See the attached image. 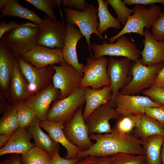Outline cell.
<instances>
[{
  "instance_id": "6da1fadb",
  "label": "cell",
  "mask_w": 164,
  "mask_h": 164,
  "mask_svg": "<svg viewBox=\"0 0 164 164\" xmlns=\"http://www.w3.org/2000/svg\"><path fill=\"white\" fill-rule=\"evenodd\" d=\"M89 137L94 140L95 143L88 150L80 151L77 158L109 156L120 153L145 155L142 141L129 134L121 135L112 129L109 134H94L90 135Z\"/></svg>"
},
{
  "instance_id": "7a4b0ae2",
  "label": "cell",
  "mask_w": 164,
  "mask_h": 164,
  "mask_svg": "<svg viewBox=\"0 0 164 164\" xmlns=\"http://www.w3.org/2000/svg\"><path fill=\"white\" fill-rule=\"evenodd\" d=\"M134 13L129 16L123 28L115 35L107 38L109 43H113L120 36L134 33L144 35L145 28L149 30L162 13L159 6L150 5L146 8L143 5H136L133 8Z\"/></svg>"
},
{
  "instance_id": "3957f363",
  "label": "cell",
  "mask_w": 164,
  "mask_h": 164,
  "mask_svg": "<svg viewBox=\"0 0 164 164\" xmlns=\"http://www.w3.org/2000/svg\"><path fill=\"white\" fill-rule=\"evenodd\" d=\"M65 13V21L67 24L77 26L81 32L86 39L88 45V50L90 56H93L91 48L90 39L92 33H94L100 40H105L97 31L99 25L97 19L98 9L92 4L82 11L73 9L65 7L64 9Z\"/></svg>"
},
{
  "instance_id": "277c9868",
  "label": "cell",
  "mask_w": 164,
  "mask_h": 164,
  "mask_svg": "<svg viewBox=\"0 0 164 164\" xmlns=\"http://www.w3.org/2000/svg\"><path fill=\"white\" fill-rule=\"evenodd\" d=\"M38 26H22L13 28L3 35L0 41L15 57L21 56L37 45Z\"/></svg>"
},
{
  "instance_id": "5b68a950",
  "label": "cell",
  "mask_w": 164,
  "mask_h": 164,
  "mask_svg": "<svg viewBox=\"0 0 164 164\" xmlns=\"http://www.w3.org/2000/svg\"><path fill=\"white\" fill-rule=\"evenodd\" d=\"M164 65V62H162L152 66H147L143 64L140 60L132 62L130 68L132 78L119 93L134 95L150 87L156 79L158 72Z\"/></svg>"
},
{
  "instance_id": "8992f818",
  "label": "cell",
  "mask_w": 164,
  "mask_h": 164,
  "mask_svg": "<svg viewBox=\"0 0 164 164\" xmlns=\"http://www.w3.org/2000/svg\"><path fill=\"white\" fill-rule=\"evenodd\" d=\"M16 58L19 69L27 82L28 98L46 88L52 82L55 71L52 66L37 68L21 56Z\"/></svg>"
},
{
  "instance_id": "52a82bcc",
  "label": "cell",
  "mask_w": 164,
  "mask_h": 164,
  "mask_svg": "<svg viewBox=\"0 0 164 164\" xmlns=\"http://www.w3.org/2000/svg\"><path fill=\"white\" fill-rule=\"evenodd\" d=\"M84 87H79L68 96L56 100L48 111L45 120L64 124L69 121L77 109L85 102Z\"/></svg>"
},
{
  "instance_id": "ba28073f",
  "label": "cell",
  "mask_w": 164,
  "mask_h": 164,
  "mask_svg": "<svg viewBox=\"0 0 164 164\" xmlns=\"http://www.w3.org/2000/svg\"><path fill=\"white\" fill-rule=\"evenodd\" d=\"M115 43L108 44L104 41L100 44L92 43L91 48L94 52L93 57L98 58L105 56H121L129 59L132 62L138 61L141 52L136 44L125 35L119 37Z\"/></svg>"
},
{
  "instance_id": "9c48e42d",
  "label": "cell",
  "mask_w": 164,
  "mask_h": 164,
  "mask_svg": "<svg viewBox=\"0 0 164 164\" xmlns=\"http://www.w3.org/2000/svg\"><path fill=\"white\" fill-rule=\"evenodd\" d=\"M87 61L82 70L84 75L79 87H91L93 89L98 90L110 85L107 72L108 59L104 56L96 59L90 56Z\"/></svg>"
},
{
  "instance_id": "30bf717a",
  "label": "cell",
  "mask_w": 164,
  "mask_h": 164,
  "mask_svg": "<svg viewBox=\"0 0 164 164\" xmlns=\"http://www.w3.org/2000/svg\"><path fill=\"white\" fill-rule=\"evenodd\" d=\"M59 64V66H51L55 71L52 83L60 92L57 100L62 99L68 96L79 88L84 75L65 61Z\"/></svg>"
},
{
  "instance_id": "8fae6325",
  "label": "cell",
  "mask_w": 164,
  "mask_h": 164,
  "mask_svg": "<svg viewBox=\"0 0 164 164\" xmlns=\"http://www.w3.org/2000/svg\"><path fill=\"white\" fill-rule=\"evenodd\" d=\"M38 25L37 44L51 49H63L66 34L63 22L55 21L46 15Z\"/></svg>"
},
{
  "instance_id": "7c38bea8",
  "label": "cell",
  "mask_w": 164,
  "mask_h": 164,
  "mask_svg": "<svg viewBox=\"0 0 164 164\" xmlns=\"http://www.w3.org/2000/svg\"><path fill=\"white\" fill-rule=\"evenodd\" d=\"M83 112L82 105L79 108L72 118L63 125V129L69 141L77 146L80 151L88 150L94 144L90 138Z\"/></svg>"
},
{
  "instance_id": "4fadbf2b",
  "label": "cell",
  "mask_w": 164,
  "mask_h": 164,
  "mask_svg": "<svg viewBox=\"0 0 164 164\" xmlns=\"http://www.w3.org/2000/svg\"><path fill=\"white\" fill-rule=\"evenodd\" d=\"M131 64V60L126 57L118 60L112 56L109 57L107 72L112 92L111 99L108 103L111 106L115 104L116 95L127 84Z\"/></svg>"
},
{
  "instance_id": "5bb4252c",
  "label": "cell",
  "mask_w": 164,
  "mask_h": 164,
  "mask_svg": "<svg viewBox=\"0 0 164 164\" xmlns=\"http://www.w3.org/2000/svg\"><path fill=\"white\" fill-rule=\"evenodd\" d=\"M116 111L121 115L129 114L142 115L145 109L149 107H159L162 104L153 102L146 96L128 95L119 92L114 99Z\"/></svg>"
},
{
  "instance_id": "9a60e30c",
  "label": "cell",
  "mask_w": 164,
  "mask_h": 164,
  "mask_svg": "<svg viewBox=\"0 0 164 164\" xmlns=\"http://www.w3.org/2000/svg\"><path fill=\"white\" fill-rule=\"evenodd\" d=\"M121 115L108 103L99 107L85 120L89 135L94 133H109L112 131L111 119H118Z\"/></svg>"
},
{
  "instance_id": "2e32d148",
  "label": "cell",
  "mask_w": 164,
  "mask_h": 164,
  "mask_svg": "<svg viewBox=\"0 0 164 164\" xmlns=\"http://www.w3.org/2000/svg\"><path fill=\"white\" fill-rule=\"evenodd\" d=\"M26 61L37 68L59 64L64 61L62 49H51L37 44L21 56Z\"/></svg>"
},
{
  "instance_id": "e0dca14e",
  "label": "cell",
  "mask_w": 164,
  "mask_h": 164,
  "mask_svg": "<svg viewBox=\"0 0 164 164\" xmlns=\"http://www.w3.org/2000/svg\"><path fill=\"white\" fill-rule=\"evenodd\" d=\"M60 94L52 82L46 88L26 99L24 102L34 111L40 121L45 120L51 104L56 100Z\"/></svg>"
},
{
  "instance_id": "ac0fdd59",
  "label": "cell",
  "mask_w": 164,
  "mask_h": 164,
  "mask_svg": "<svg viewBox=\"0 0 164 164\" xmlns=\"http://www.w3.org/2000/svg\"><path fill=\"white\" fill-rule=\"evenodd\" d=\"M66 27V34L62 49L64 60L83 74L82 70L84 64L79 62L77 46L78 41L84 36L79 29L75 26L67 24Z\"/></svg>"
},
{
  "instance_id": "d6986e66",
  "label": "cell",
  "mask_w": 164,
  "mask_h": 164,
  "mask_svg": "<svg viewBox=\"0 0 164 164\" xmlns=\"http://www.w3.org/2000/svg\"><path fill=\"white\" fill-rule=\"evenodd\" d=\"M145 39L142 43L144 45L141 52V62L145 66H150L164 62V41L155 39L149 30L144 31Z\"/></svg>"
},
{
  "instance_id": "ffe728a7",
  "label": "cell",
  "mask_w": 164,
  "mask_h": 164,
  "mask_svg": "<svg viewBox=\"0 0 164 164\" xmlns=\"http://www.w3.org/2000/svg\"><path fill=\"white\" fill-rule=\"evenodd\" d=\"M31 138L27 128H18L14 131L6 145L0 149V155L9 153L25 154L35 145L31 142Z\"/></svg>"
},
{
  "instance_id": "44dd1931",
  "label": "cell",
  "mask_w": 164,
  "mask_h": 164,
  "mask_svg": "<svg viewBox=\"0 0 164 164\" xmlns=\"http://www.w3.org/2000/svg\"><path fill=\"white\" fill-rule=\"evenodd\" d=\"M27 84L19 69L15 57L14 69L6 95L11 105L17 106L28 98Z\"/></svg>"
},
{
  "instance_id": "7402d4cb",
  "label": "cell",
  "mask_w": 164,
  "mask_h": 164,
  "mask_svg": "<svg viewBox=\"0 0 164 164\" xmlns=\"http://www.w3.org/2000/svg\"><path fill=\"white\" fill-rule=\"evenodd\" d=\"M111 92L110 85L98 90L93 89L90 87H84L86 104L83 116L85 121L96 109L109 103L111 97Z\"/></svg>"
},
{
  "instance_id": "603a6c76",
  "label": "cell",
  "mask_w": 164,
  "mask_h": 164,
  "mask_svg": "<svg viewBox=\"0 0 164 164\" xmlns=\"http://www.w3.org/2000/svg\"><path fill=\"white\" fill-rule=\"evenodd\" d=\"M64 124L62 122H54L46 120L40 121L39 123V126L46 131L54 141L65 148L67 151L65 158L74 159L77 158L80 150L77 146L72 144L65 136L63 130Z\"/></svg>"
},
{
  "instance_id": "cb8c5ba5",
  "label": "cell",
  "mask_w": 164,
  "mask_h": 164,
  "mask_svg": "<svg viewBox=\"0 0 164 164\" xmlns=\"http://www.w3.org/2000/svg\"><path fill=\"white\" fill-rule=\"evenodd\" d=\"M15 58L10 50L0 41V86L6 96L13 73Z\"/></svg>"
},
{
  "instance_id": "d4e9b609",
  "label": "cell",
  "mask_w": 164,
  "mask_h": 164,
  "mask_svg": "<svg viewBox=\"0 0 164 164\" xmlns=\"http://www.w3.org/2000/svg\"><path fill=\"white\" fill-rule=\"evenodd\" d=\"M39 118L36 116L27 128L35 142V145L53 156L60 146L48 134H45L39 126Z\"/></svg>"
},
{
  "instance_id": "484cf974",
  "label": "cell",
  "mask_w": 164,
  "mask_h": 164,
  "mask_svg": "<svg viewBox=\"0 0 164 164\" xmlns=\"http://www.w3.org/2000/svg\"><path fill=\"white\" fill-rule=\"evenodd\" d=\"M0 11V19L8 16L19 17L31 21L38 25L43 21L36 13L22 5L17 0H8Z\"/></svg>"
},
{
  "instance_id": "4316f807",
  "label": "cell",
  "mask_w": 164,
  "mask_h": 164,
  "mask_svg": "<svg viewBox=\"0 0 164 164\" xmlns=\"http://www.w3.org/2000/svg\"><path fill=\"white\" fill-rule=\"evenodd\" d=\"M134 133L136 137L143 142L152 136H164V125L144 114L142 115L139 123L135 128Z\"/></svg>"
},
{
  "instance_id": "83f0119b",
  "label": "cell",
  "mask_w": 164,
  "mask_h": 164,
  "mask_svg": "<svg viewBox=\"0 0 164 164\" xmlns=\"http://www.w3.org/2000/svg\"><path fill=\"white\" fill-rule=\"evenodd\" d=\"M164 136L156 135L149 137L143 142L146 164H162L161 153Z\"/></svg>"
},
{
  "instance_id": "f1b7e54d",
  "label": "cell",
  "mask_w": 164,
  "mask_h": 164,
  "mask_svg": "<svg viewBox=\"0 0 164 164\" xmlns=\"http://www.w3.org/2000/svg\"><path fill=\"white\" fill-rule=\"evenodd\" d=\"M98 5V15L99 18V25L97 31L102 36L107 30L111 28L120 29L121 25L117 18L114 17L109 12L107 0H97Z\"/></svg>"
},
{
  "instance_id": "f546056e",
  "label": "cell",
  "mask_w": 164,
  "mask_h": 164,
  "mask_svg": "<svg viewBox=\"0 0 164 164\" xmlns=\"http://www.w3.org/2000/svg\"><path fill=\"white\" fill-rule=\"evenodd\" d=\"M16 113L17 106L9 105L0 118V134L13 132L19 127Z\"/></svg>"
},
{
  "instance_id": "4dcf8cb0",
  "label": "cell",
  "mask_w": 164,
  "mask_h": 164,
  "mask_svg": "<svg viewBox=\"0 0 164 164\" xmlns=\"http://www.w3.org/2000/svg\"><path fill=\"white\" fill-rule=\"evenodd\" d=\"M142 115L136 114L121 115L113 129L121 135L128 134L139 124Z\"/></svg>"
},
{
  "instance_id": "1f68e13d",
  "label": "cell",
  "mask_w": 164,
  "mask_h": 164,
  "mask_svg": "<svg viewBox=\"0 0 164 164\" xmlns=\"http://www.w3.org/2000/svg\"><path fill=\"white\" fill-rule=\"evenodd\" d=\"M52 156L35 146L25 154L20 156L21 164H49Z\"/></svg>"
},
{
  "instance_id": "d6a6232c",
  "label": "cell",
  "mask_w": 164,
  "mask_h": 164,
  "mask_svg": "<svg viewBox=\"0 0 164 164\" xmlns=\"http://www.w3.org/2000/svg\"><path fill=\"white\" fill-rule=\"evenodd\" d=\"M16 116L19 127L26 128L37 116L34 111L24 101L17 106Z\"/></svg>"
},
{
  "instance_id": "836d02e7",
  "label": "cell",
  "mask_w": 164,
  "mask_h": 164,
  "mask_svg": "<svg viewBox=\"0 0 164 164\" xmlns=\"http://www.w3.org/2000/svg\"><path fill=\"white\" fill-rule=\"evenodd\" d=\"M110 164H145V155H135L123 153H118L110 156Z\"/></svg>"
},
{
  "instance_id": "e575fe53",
  "label": "cell",
  "mask_w": 164,
  "mask_h": 164,
  "mask_svg": "<svg viewBox=\"0 0 164 164\" xmlns=\"http://www.w3.org/2000/svg\"><path fill=\"white\" fill-rule=\"evenodd\" d=\"M108 4L111 6L116 13L117 19L122 26H125L128 17L134 12L133 9L128 8L121 0H108Z\"/></svg>"
},
{
  "instance_id": "d590c367",
  "label": "cell",
  "mask_w": 164,
  "mask_h": 164,
  "mask_svg": "<svg viewBox=\"0 0 164 164\" xmlns=\"http://www.w3.org/2000/svg\"><path fill=\"white\" fill-rule=\"evenodd\" d=\"M33 5L37 9L47 14L53 20L57 21L54 9L57 6L55 0H25Z\"/></svg>"
},
{
  "instance_id": "8d00e7d4",
  "label": "cell",
  "mask_w": 164,
  "mask_h": 164,
  "mask_svg": "<svg viewBox=\"0 0 164 164\" xmlns=\"http://www.w3.org/2000/svg\"><path fill=\"white\" fill-rule=\"evenodd\" d=\"M142 94L153 102L164 105V88L152 86L143 91Z\"/></svg>"
},
{
  "instance_id": "74e56055",
  "label": "cell",
  "mask_w": 164,
  "mask_h": 164,
  "mask_svg": "<svg viewBox=\"0 0 164 164\" xmlns=\"http://www.w3.org/2000/svg\"><path fill=\"white\" fill-rule=\"evenodd\" d=\"M152 33L159 41H164V11L156 19L152 27Z\"/></svg>"
},
{
  "instance_id": "f35d334b",
  "label": "cell",
  "mask_w": 164,
  "mask_h": 164,
  "mask_svg": "<svg viewBox=\"0 0 164 164\" xmlns=\"http://www.w3.org/2000/svg\"><path fill=\"white\" fill-rule=\"evenodd\" d=\"M145 114L148 116L164 125V105L147 108Z\"/></svg>"
},
{
  "instance_id": "ab89813d",
  "label": "cell",
  "mask_w": 164,
  "mask_h": 164,
  "mask_svg": "<svg viewBox=\"0 0 164 164\" xmlns=\"http://www.w3.org/2000/svg\"><path fill=\"white\" fill-rule=\"evenodd\" d=\"M111 162V158L110 156H88L81 158L74 164H110Z\"/></svg>"
},
{
  "instance_id": "60d3db41",
  "label": "cell",
  "mask_w": 164,
  "mask_h": 164,
  "mask_svg": "<svg viewBox=\"0 0 164 164\" xmlns=\"http://www.w3.org/2000/svg\"><path fill=\"white\" fill-rule=\"evenodd\" d=\"M62 4L63 6L79 11L84 10L91 5L84 0H63Z\"/></svg>"
},
{
  "instance_id": "b9f144b4",
  "label": "cell",
  "mask_w": 164,
  "mask_h": 164,
  "mask_svg": "<svg viewBox=\"0 0 164 164\" xmlns=\"http://www.w3.org/2000/svg\"><path fill=\"white\" fill-rule=\"evenodd\" d=\"M28 26L33 27L38 26V25L30 22L19 24L18 22L12 21L6 23L5 21H1L0 22V38L3 35L9 30L18 26Z\"/></svg>"
},
{
  "instance_id": "7bdbcfd3",
  "label": "cell",
  "mask_w": 164,
  "mask_h": 164,
  "mask_svg": "<svg viewBox=\"0 0 164 164\" xmlns=\"http://www.w3.org/2000/svg\"><path fill=\"white\" fill-rule=\"evenodd\" d=\"M80 159L76 158L69 159L62 158L60 156L59 150H58L52 156V159L49 164H74Z\"/></svg>"
},
{
  "instance_id": "ee69618b",
  "label": "cell",
  "mask_w": 164,
  "mask_h": 164,
  "mask_svg": "<svg viewBox=\"0 0 164 164\" xmlns=\"http://www.w3.org/2000/svg\"><path fill=\"white\" fill-rule=\"evenodd\" d=\"M123 2L125 4L129 5H150L156 3L164 5V0H124Z\"/></svg>"
},
{
  "instance_id": "f6af8a7d",
  "label": "cell",
  "mask_w": 164,
  "mask_h": 164,
  "mask_svg": "<svg viewBox=\"0 0 164 164\" xmlns=\"http://www.w3.org/2000/svg\"><path fill=\"white\" fill-rule=\"evenodd\" d=\"M152 86L164 88V65L158 72L156 79Z\"/></svg>"
},
{
  "instance_id": "bcb514c9",
  "label": "cell",
  "mask_w": 164,
  "mask_h": 164,
  "mask_svg": "<svg viewBox=\"0 0 164 164\" xmlns=\"http://www.w3.org/2000/svg\"><path fill=\"white\" fill-rule=\"evenodd\" d=\"M20 158V156L17 154H13L7 159L1 162L0 164H21Z\"/></svg>"
},
{
  "instance_id": "7dc6e473",
  "label": "cell",
  "mask_w": 164,
  "mask_h": 164,
  "mask_svg": "<svg viewBox=\"0 0 164 164\" xmlns=\"http://www.w3.org/2000/svg\"><path fill=\"white\" fill-rule=\"evenodd\" d=\"M13 132L10 133L0 134V149L2 148L6 145Z\"/></svg>"
},
{
  "instance_id": "c3c4849f",
  "label": "cell",
  "mask_w": 164,
  "mask_h": 164,
  "mask_svg": "<svg viewBox=\"0 0 164 164\" xmlns=\"http://www.w3.org/2000/svg\"><path fill=\"white\" fill-rule=\"evenodd\" d=\"M161 157L162 164H164V140L162 147Z\"/></svg>"
},
{
  "instance_id": "681fc988",
  "label": "cell",
  "mask_w": 164,
  "mask_h": 164,
  "mask_svg": "<svg viewBox=\"0 0 164 164\" xmlns=\"http://www.w3.org/2000/svg\"><path fill=\"white\" fill-rule=\"evenodd\" d=\"M63 0H55V1L57 4V6L59 7L60 9V15L61 17L63 18L62 14L60 9V5L61 4H62Z\"/></svg>"
},
{
  "instance_id": "f907efd6",
  "label": "cell",
  "mask_w": 164,
  "mask_h": 164,
  "mask_svg": "<svg viewBox=\"0 0 164 164\" xmlns=\"http://www.w3.org/2000/svg\"><path fill=\"white\" fill-rule=\"evenodd\" d=\"M8 1V0H0V8L2 9Z\"/></svg>"
}]
</instances>
